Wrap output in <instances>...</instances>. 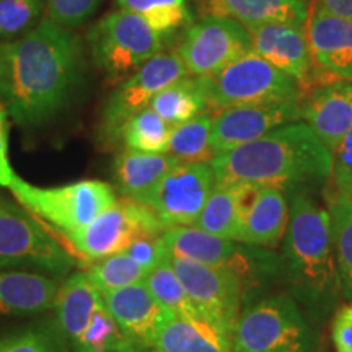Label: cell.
I'll list each match as a JSON object with an SVG mask.
<instances>
[{
	"instance_id": "cell-40",
	"label": "cell",
	"mask_w": 352,
	"mask_h": 352,
	"mask_svg": "<svg viewBox=\"0 0 352 352\" xmlns=\"http://www.w3.org/2000/svg\"><path fill=\"white\" fill-rule=\"evenodd\" d=\"M8 114L6 104L0 100V186L8 188L16 173L8 160Z\"/></svg>"
},
{
	"instance_id": "cell-1",
	"label": "cell",
	"mask_w": 352,
	"mask_h": 352,
	"mask_svg": "<svg viewBox=\"0 0 352 352\" xmlns=\"http://www.w3.org/2000/svg\"><path fill=\"white\" fill-rule=\"evenodd\" d=\"M82 72L78 38L47 19L21 38L0 44V100L21 126L56 116L76 94Z\"/></svg>"
},
{
	"instance_id": "cell-31",
	"label": "cell",
	"mask_w": 352,
	"mask_h": 352,
	"mask_svg": "<svg viewBox=\"0 0 352 352\" xmlns=\"http://www.w3.org/2000/svg\"><path fill=\"white\" fill-rule=\"evenodd\" d=\"M171 126L148 107L126 122L121 131V142L126 148L147 153H165Z\"/></svg>"
},
{
	"instance_id": "cell-36",
	"label": "cell",
	"mask_w": 352,
	"mask_h": 352,
	"mask_svg": "<svg viewBox=\"0 0 352 352\" xmlns=\"http://www.w3.org/2000/svg\"><path fill=\"white\" fill-rule=\"evenodd\" d=\"M101 0H46V19L64 28H77L98 10Z\"/></svg>"
},
{
	"instance_id": "cell-10",
	"label": "cell",
	"mask_w": 352,
	"mask_h": 352,
	"mask_svg": "<svg viewBox=\"0 0 352 352\" xmlns=\"http://www.w3.org/2000/svg\"><path fill=\"white\" fill-rule=\"evenodd\" d=\"M189 76L176 51L158 52L142 67L126 77L108 100L101 118V139L107 144L121 142V131L134 114L151 107L152 100L179 78Z\"/></svg>"
},
{
	"instance_id": "cell-19",
	"label": "cell",
	"mask_w": 352,
	"mask_h": 352,
	"mask_svg": "<svg viewBox=\"0 0 352 352\" xmlns=\"http://www.w3.org/2000/svg\"><path fill=\"white\" fill-rule=\"evenodd\" d=\"M300 116L333 153L352 127V80L311 88L300 98Z\"/></svg>"
},
{
	"instance_id": "cell-16",
	"label": "cell",
	"mask_w": 352,
	"mask_h": 352,
	"mask_svg": "<svg viewBox=\"0 0 352 352\" xmlns=\"http://www.w3.org/2000/svg\"><path fill=\"white\" fill-rule=\"evenodd\" d=\"M311 57L327 82L352 80V19H342L318 6L305 23Z\"/></svg>"
},
{
	"instance_id": "cell-21",
	"label": "cell",
	"mask_w": 352,
	"mask_h": 352,
	"mask_svg": "<svg viewBox=\"0 0 352 352\" xmlns=\"http://www.w3.org/2000/svg\"><path fill=\"white\" fill-rule=\"evenodd\" d=\"M155 352H232V333L204 315L179 318L168 315L158 329Z\"/></svg>"
},
{
	"instance_id": "cell-29",
	"label": "cell",
	"mask_w": 352,
	"mask_h": 352,
	"mask_svg": "<svg viewBox=\"0 0 352 352\" xmlns=\"http://www.w3.org/2000/svg\"><path fill=\"white\" fill-rule=\"evenodd\" d=\"M144 284L168 315L179 316V318H196L202 315L171 267L170 258L168 261L153 267L144 279Z\"/></svg>"
},
{
	"instance_id": "cell-30",
	"label": "cell",
	"mask_w": 352,
	"mask_h": 352,
	"mask_svg": "<svg viewBox=\"0 0 352 352\" xmlns=\"http://www.w3.org/2000/svg\"><path fill=\"white\" fill-rule=\"evenodd\" d=\"M118 6L142 16L162 36L192 23L188 0H118Z\"/></svg>"
},
{
	"instance_id": "cell-35",
	"label": "cell",
	"mask_w": 352,
	"mask_h": 352,
	"mask_svg": "<svg viewBox=\"0 0 352 352\" xmlns=\"http://www.w3.org/2000/svg\"><path fill=\"white\" fill-rule=\"evenodd\" d=\"M44 8L46 0H0V39L8 43L32 32Z\"/></svg>"
},
{
	"instance_id": "cell-27",
	"label": "cell",
	"mask_w": 352,
	"mask_h": 352,
	"mask_svg": "<svg viewBox=\"0 0 352 352\" xmlns=\"http://www.w3.org/2000/svg\"><path fill=\"white\" fill-rule=\"evenodd\" d=\"M328 214L341 297L352 302V197L334 188L328 197Z\"/></svg>"
},
{
	"instance_id": "cell-12",
	"label": "cell",
	"mask_w": 352,
	"mask_h": 352,
	"mask_svg": "<svg viewBox=\"0 0 352 352\" xmlns=\"http://www.w3.org/2000/svg\"><path fill=\"white\" fill-rule=\"evenodd\" d=\"M170 264L188 296L206 318L233 334L246 296L240 277L227 267H215L170 256Z\"/></svg>"
},
{
	"instance_id": "cell-7",
	"label": "cell",
	"mask_w": 352,
	"mask_h": 352,
	"mask_svg": "<svg viewBox=\"0 0 352 352\" xmlns=\"http://www.w3.org/2000/svg\"><path fill=\"white\" fill-rule=\"evenodd\" d=\"M87 39L95 64L111 78L129 77L164 47V36L155 28L121 8L96 21Z\"/></svg>"
},
{
	"instance_id": "cell-20",
	"label": "cell",
	"mask_w": 352,
	"mask_h": 352,
	"mask_svg": "<svg viewBox=\"0 0 352 352\" xmlns=\"http://www.w3.org/2000/svg\"><path fill=\"white\" fill-rule=\"evenodd\" d=\"M179 165L168 153H147L124 148L114 160V182L126 199L147 206L162 179Z\"/></svg>"
},
{
	"instance_id": "cell-15",
	"label": "cell",
	"mask_w": 352,
	"mask_h": 352,
	"mask_svg": "<svg viewBox=\"0 0 352 352\" xmlns=\"http://www.w3.org/2000/svg\"><path fill=\"white\" fill-rule=\"evenodd\" d=\"M300 116V101L243 104L222 109L214 114L212 148L215 157L232 148L250 144L276 127L297 122Z\"/></svg>"
},
{
	"instance_id": "cell-18",
	"label": "cell",
	"mask_w": 352,
	"mask_h": 352,
	"mask_svg": "<svg viewBox=\"0 0 352 352\" xmlns=\"http://www.w3.org/2000/svg\"><path fill=\"white\" fill-rule=\"evenodd\" d=\"M104 307L126 340L142 351H152L158 329L168 314L144 283L126 285L103 296Z\"/></svg>"
},
{
	"instance_id": "cell-4",
	"label": "cell",
	"mask_w": 352,
	"mask_h": 352,
	"mask_svg": "<svg viewBox=\"0 0 352 352\" xmlns=\"http://www.w3.org/2000/svg\"><path fill=\"white\" fill-rule=\"evenodd\" d=\"M310 318L289 294H267L243 307L232 334V352H311Z\"/></svg>"
},
{
	"instance_id": "cell-14",
	"label": "cell",
	"mask_w": 352,
	"mask_h": 352,
	"mask_svg": "<svg viewBox=\"0 0 352 352\" xmlns=\"http://www.w3.org/2000/svg\"><path fill=\"white\" fill-rule=\"evenodd\" d=\"M214 186L210 164H179L162 179L147 206L165 228L195 226Z\"/></svg>"
},
{
	"instance_id": "cell-13",
	"label": "cell",
	"mask_w": 352,
	"mask_h": 352,
	"mask_svg": "<svg viewBox=\"0 0 352 352\" xmlns=\"http://www.w3.org/2000/svg\"><path fill=\"white\" fill-rule=\"evenodd\" d=\"M245 28L252 39L253 51L285 76L294 78L302 95L311 88L328 83L314 63L305 25L264 23Z\"/></svg>"
},
{
	"instance_id": "cell-25",
	"label": "cell",
	"mask_w": 352,
	"mask_h": 352,
	"mask_svg": "<svg viewBox=\"0 0 352 352\" xmlns=\"http://www.w3.org/2000/svg\"><path fill=\"white\" fill-rule=\"evenodd\" d=\"M151 108L171 127L208 113L204 80L186 76L170 83L152 100Z\"/></svg>"
},
{
	"instance_id": "cell-23",
	"label": "cell",
	"mask_w": 352,
	"mask_h": 352,
	"mask_svg": "<svg viewBox=\"0 0 352 352\" xmlns=\"http://www.w3.org/2000/svg\"><path fill=\"white\" fill-rule=\"evenodd\" d=\"M208 15L223 16L243 26L264 23L305 25L310 15L302 0H204Z\"/></svg>"
},
{
	"instance_id": "cell-33",
	"label": "cell",
	"mask_w": 352,
	"mask_h": 352,
	"mask_svg": "<svg viewBox=\"0 0 352 352\" xmlns=\"http://www.w3.org/2000/svg\"><path fill=\"white\" fill-rule=\"evenodd\" d=\"M85 274L104 296V294L126 287V285L144 283L148 271L142 264L135 261L129 253L121 252L98 259V263L88 267Z\"/></svg>"
},
{
	"instance_id": "cell-37",
	"label": "cell",
	"mask_w": 352,
	"mask_h": 352,
	"mask_svg": "<svg viewBox=\"0 0 352 352\" xmlns=\"http://www.w3.org/2000/svg\"><path fill=\"white\" fill-rule=\"evenodd\" d=\"M135 261L142 264V266L151 272L153 267L160 266L162 263L168 261L170 253L166 248L164 236L162 235H148L142 239L135 240L129 248L126 250Z\"/></svg>"
},
{
	"instance_id": "cell-6",
	"label": "cell",
	"mask_w": 352,
	"mask_h": 352,
	"mask_svg": "<svg viewBox=\"0 0 352 352\" xmlns=\"http://www.w3.org/2000/svg\"><path fill=\"white\" fill-rule=\"evenodd\" d=\"M8 189L26 210L50 222L65 236L90 226L116 201L114 189L98 179H83L57 188H38L16 175Z\"/></svg>"
},
{
	"instance_id": "cell-28",
	"label": "cell",
	"mask_w": 352,
	"mask_h": 352,
	"mask_svg": "<svg viewBox=\"0 0 352 352\" xmlns=\"http://www.w3.org/2000/svg\"><path fill=\"white\" fill-rule=\"evenodd\" d=\"M212 113H202L183 124L171 127L166 152L179 164H210L212 148Z\"/></svg>"
},
{
	"instance_id": "cell-42",
	"label": "cell",
	"mask_w": 352,
	"mask_h": 352,
	"mask_svg": "<svg viewBox=\"0 0 352 352\" xmlns=\"http://www.w3.org/2000/svg\"><path fill=\"white\" fill-rule=\"evenodd\" d=\"M302 2H310V0H302Z\"/></svg>"
},
{
	"instance_id": "cell-43",
	"label": "cell",
	"mask_w": 352,
	"mask_h": 352,
	"mask_svg": "<svg viewBox=\"0 0 352 352\" xmlns=\"http://www.w3.org/2000/svg\"><path fill=\"white\" fill-rule=\"evenodd\" d=\"M351 197H352V196H351Z\"/></svg>"
},
{
	"instance_id": "cell-26",
	"label": "cell",
	"mask_w": 352,
	"mask_h": 352,
	"mask_svg": "<svg viewBox=\"0 0 352 352\" xmlns=\"http://www.w3.org/2000/svg\"><path fill=\"white\" fill-rule=\"evenodd\" d=\"M195 227L220 239L239 241L241 228V184L215 183Z\"/></svg>"
},
{
	"instance_id": "cell-8",
	"label": "cell",
	"mask_w": 352,
	"mask_h": 352,
	"mask_svg": "<svg viewBox=\"0 0 352 352\" xmlns=\"http://www.w3.org/2000/svg\"><path fill=\"white\" fill-rule=\"evenodd\" d=\"M74 259L25 209L0 199V270L26 267L52 276L72 270Z\"/></svg>"
},
{
	"instance_id": "cell-2",
	"label": "cell",
	"mask_w": 352,
	"mask_h": 352,
	"mask_svg": "<svg viewBox=\"0 0 352 352\" xmlns=\"http://www.w3.org/2000/svg\"><path fill=\"white\" fill-rule=\"evenodd\" d=\"M210 165L219 184L276 186L292 195L331 178L333 153L308 124L297 121L217 155Z\"/></svg>"
},
{
	"instance_id": "cell-32",
	"label": "cell",
	"mask_w": 352,
	"mask_h": 352,
	"mask_svg": "<svg viewBox=\"0 0 352 352\" xmlns=\"http://www.w3.org/2000/svg\"><path fill=\"white\" fill-rule=\"evenodd\" d=\"M72 346L76 352H147L126 340L116 321L104 307V300L103 305L95 311L85 331Z\"/></svg>"
},
{
	"instance_id": "cell-38",
	"label": "cell",
	"mask_w": 352,
	"mask_h": 352,
	"mask_svg": "<svg viewBox=\"0 0 352 352\" xmlns=\"http://www.w3.org/2000/svg\"><path fill=\"white\" fill-rule=\"evenodd\" d=\"M331 178L338 191L352 196V127L333 152Z\"/></svg>"
},
{
	"instance_id": "cell-17",
	"label": "cell",
	"mask_w": 352,
	"mask_h": 352,
	"mask_svg": "<svg viewBox=\"0 0 352 352\" xmlns=\"http://www.w3.org/2000/svg\"><path fill=\"white\" fill-rule=\"evenodd\" d=\"M287 223L289 204L283 189L241 184L240 243L274 250L284 240Z\"/></svg>"
},
{
	"instance_id": "cell-34",
	"label": "cell",
	"mask_w": 352,
	"mask_h": 352,
	"mask_svg": "<svg viewBox=\"0 0 352 352\" xmlns=\"http://www.w3.org/2000/svg\"><path fill=\"white\" fill-rule=\"evenodd\" d=\"M0 352H69L67 336L59 324H33L0 338Z\"/></svg>"
},
{
	"instance_id": "cell-41",
	"label": "cell",
	"mask_w": 352,
	"mask_h": 352,
	"mask_svg": "<svg viewBox=\"0 0 352 352\" xmlns=\"http://www.w3.org/2000/svg\"><path fill=\"white\" fill-rule=\"evenodd\" d=\"M315 6L342 19H352V0H315Z\"/></svg>"
},
{
	"instance_id": "cell-5",
	"label": "cell",
	"mask_w": 352,
	"mask_h": 352,
	"mask_svg": "<svg viewBox=\"0 0 352 352\" xmlns=\"http://www.w3.org/2000/svg\"><path fill=\"white\" fill-rule=\"evenodd\" d=\"M202 80L208 111L212 114L243 104L300 101L302 98L297 82L254 51H248L217 74Z\"/></svg>"
},
{
	"instance_id": "cell-22",
	"label": "cell",
	"mask_w": 352,
	"mask_h": 352,
	"mask_svg": "<svg viewBox=\"0 0 352 352\" xmlns=\"http://www.w3.org/2000/svg\"><path fill=\"white\" fill-rule=\"evenodd\" d=\"M59 283L41 272L0 271V315H28L54 308Z\"/></svg>"
},
{
	"instance_id": "cell-3",
	"label": "cell",
	"mask_w": 352,
	"mask_h": 352,
	"mask_svg": "<svg viewBox=\"0 0 352 352\" xmlns=\"http://www.w3.org/2000/svg\"><path fill=\"white\" fill-rule=\"evenodd\" d=\"M290 196L280 256L287 294L308 318L323 321L336 314L341 297L329 214L305 191Z\"/></svg>"
},
{
	"instance_id": "cell-9",
	"label": "cell",
	"mask_w": 352,
	"mask_h": 352,
	"mask_svg": "<svg viewBox=\"0 0 352 352\" xmlns=\"http://www.w3.org/2000/svg\"><path fill=\"white\" fill-rule=\"evenodd\" d=\"M165 227L148 206L116 199L90 226L67 236L70 245L83 258H101L126 252L135 240L148 235H162Z\"/></svg>"
},
{
	"instance_id": "cell-11",
	"label": "cell",
	"mask_w": 352,
	"mask_h": 352,
	"mask_svg": "<svg viewBox=\"0 0 352 352\" xmlns=\"http://www.w3.org/2000/svg\"><path fill=\"white\" fill-rule=\"evenodd\" d=\"M248 51L252 39L239 21L208 15L191 23L176 47L184 67L192 77H210Z\"/></svg>"
},
{
	"instance_id": "cell-39",
	"label": "cell",
	"mask_w": 352,
	"mask_h": 352,
	"mask_svg": "<svg viewBox=\"0 0 352 352\" xmlns=\"http://www.w3.org/2000/svg\"><path fill=\"white\" fill-rule=\"evenodd\" d=\"M331 338L336 352H352V302L336 310Z\"/></svg>"
},
{
	"instance_id": "cell-24",
	"label": "cell",
	"mask_w": 352,
	"mask_h": 352,
	"mask_svg": "<svg viewBox=\"0 0 352 352\" xmlns=\"http://www.w3.org/2000/svg\"><path fill=\"white\" fill-rule=\"evenodd\" d=\"M101 305L103 294L95 287L85 272H76L59 285L54 302L56 315L59 327L72 344L85 331Z\"/></svg>"
}]
</instances>
